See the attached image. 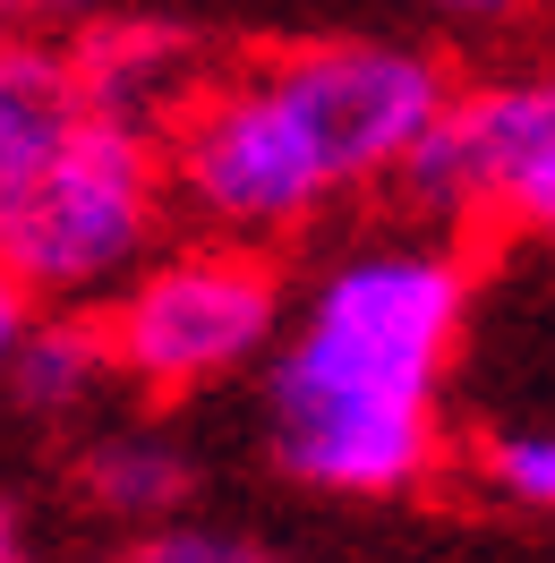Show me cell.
Here are the masks:
<instances>
[{
    "label": "cell",
    "instance_id": "1",
    "mask_svg": "<svg viewBox=\"0 0 555 563\" xmlns=\"http://www.w3.org/2000/svg\"><path fill=\"white\" fill-rule=\"evenodd\" d=\"M470 282L453 240H359L282 308L265 419L300 487L384 504L445 470V376Z\"/></svg>",
    "mask_w": 555,
    "mask_h": 563
},
{
    "label": "cell",
    "instance_id": "2",
    "mask_svg": "<svg viewBox=\"0 0 555 563\" xmlns=\"http://www.w3.org/2000/svg\"><path fill=\"white\" fill-rule=\"evenodd\" d=\"M453 69L418 43H291L240 69H214L188 111L163 129V179L214 240L274 247L308 231L350 188H384L402 172Z\"/></svg>",
    "mask_w": 555,
    "mask_h": 563
},
{
    "label": "cell",
    "instance_id": "3",
    "mask_svg": "<svg viewBox=\"0 0 555 563\" xmlns=\"http://www.w3.org/2000/svg\"><path fill=\"white\" fill-rule=\"evenodd\" d=\"M163 213V145L77 120L69 145L0 197V282L26 308H95L154 256Z\"/></svg>",
    "mask_w": 555,
    "mask_h": 563
},
{
    "label": "cell",
    "instance_id": "4",
    "mask_svg": "<svg viewBox=\"0 0 555 563\" xmlns=\"http://www.w3.org/2000/svg\"><path fill=\"white\" fill-rule=\"evenodd\" d=\"M291 282L265 247L240 240H197L172 256H145L138 274L104 299V351L120 385L154 393V401H188L248 376L274 351Z\"/></svg>",
    "mask_w": 555,
    "mask_h": 563
},
{
    "label": "cell",
    "instance_id": "5",
    "mask_svg": "<svg viewBox=\"0 0 555 563\" xmlns=\"http://www.w3.org/2000/svg\"><path fill=\"white\" fill-rule=\"evenodd\" d=\"M402 206L436 231L538 240L555 222V86L547 77H487L453 86L436 129L402 154Z\"/></svg>",
    "mask_w": 555,
    "mask_h": 563
},
{
    "label": "cell",
    "instance_id": "6",
    "mask_svg": "<svg viewBox=\"0 0 555 563\" xmlns=\"http://www.w3.org/2000/svg\"><path fill=\"white\" fill-rule=\"evenodd\" d=\"M69 52V77H77V111L104 120V129H129V137H154L172 129L188 95L206 86V60L179 26H154V18H120V26H95V35L61 43Z\"/></svg>",
    "mask_w": 555,
    "mask_h": 563
},
{
    "label": "cell",
    "instance_id": "7",
    "mask_svg": "<svg viewBox=\"0 0 555 563\" xmlns=\"http://www.w3.org/2000/svg\"><path fill=\"white\" fill-rule=\"evenodd\" d=\"M77 120H86V111H77L69 52H61V43L0 35V197L61 154Z\"/></svg>",
    "mask_w": 555,
    "mask_h": 563
},
{
    "label": "cell",
    "instance_id": "8",
    "mask_svg": "<svg viewBox=\"0 0 555 563\" xmlns=\"http://www.w3.org/2000/svg\"><path fill=\"white\" fill-rule=\"evenodd\" d=\"M111 385H120V376H111V351H104L95 308L26 317L18 358H9V376H0V393H9L26 419H77V410H95Z\"/></svg>",
    "mask_w": 555,
    "mask_h": 563
},
{
    "label": "cell",
    "instance_id": "9",
    "mask_svg": "<svg viewBox=\"0 0 555 563\" xmlns=\"http://www.w3.org/2000/svg\"><path fill=\"white\" fill-rule=\"evenodd\" d=\"M77 495L111 512L129 529H154V521H179L188 495H197V461L179 453L163 427H111L77 453Z\"/></svg>",
    "mask_w": 555,
    "mask_h": 563
},
{
    "label": "cell",
    "instance_id": "10",
    "mask_svg": "<svg viewBox=\"0 0 555 563\" xmlns=\"http://www.w3.org/2000/svg\"><path fill=\"white\" fill-rule=\"evenodd\" d=\"M120 563H282L265 538H248V529H222V521H154L138 529L129 547H120Z\"/></svg>",
    "mask_w": 555,
    "mask_h": 563
},
{
    "label": "cell",
    "instance_id": "11",
    "mask_svg": "<svg viewBox=\"0 0 555 563\" xmlns=\"http://www.w3.org/2000/svg\"><path fill=\"white\" fill-rule=\"evenodd\" d=\"M479 470H487V487L504 504H521V512H547L555 504V435L547 427H496Z\"/></svg>",
    "mask_w": 555,
    "mask_h": 563
},
{
    "label": "cell",
    "instance_id": "12",
    "mask_svg": "<svg viewBox=\"0 0 555 563\" xmlns=\"http://www.w3.org/2000/svg\"><path fill=\"white\" fill-rule=\"evenodd\" d=\"M0 563H35V521L18 495H0Z\"/></svg>",
    "mask_w": 555,
    "mask_h": 563
},
{
    "label": "cell",
    "instance_id": "13",
    "mask_svg": "<svg viewBox=\"0 0 555 563\" xmlns=\"http://www.w3.org/2000/svg\"><path fill=\"white\" fill-rule=\"evenodd\" d=\"M26 317H35V308H26V299L0 282V376H9V358H18V333H26Z\"/></svg>",
    "mask_w": 555,
    "mask_h": 563
},
{
    "label": "cell",
    "instance_id": "14",
    "mask_svg": "<svg viewBox=\"0 0 555 563\" xmlns=\"http://www.w3.org/2000/svg\"><path fill=\"white\" fill-rule=\"evenodd\" d=\"M436 9H445V18H513L521 0H436Z\"/></svg>",
    "mask_w": 555,
    "mask_h": 563
},
{
    "label": "cell",
    "instance_id": "15",
    "mask_svg": "<svg viewBox=\"0 0 555 563\" xmlns=\"http://www.w3.org/2000/svg\"><path fill=\"white\" fill-rule=\"evenodd\" d=\"M35 9H69V0H0V18H35Z\"/></svg>",
    "mask_w": 555,
    "mask_h": 563
}]
</instances>
